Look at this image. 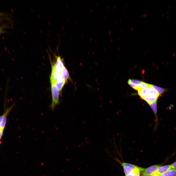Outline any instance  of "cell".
<instances>
[{"mask_svg":"<svg viewBox=\"0 0 176 176\" xmlns=\"http://www.w3.org/2000/svg\"><path fill=\"white\" fill-rule=\"evenodd\" d=\"M161 166V165H160L152 166L147 168L144 169L142 171V174L145 176H151L155 173Z\"/></svg>","mask_w":176,"mask_h":176,"instance_id":"4","label":"cell"},{"mask_svg":"<svg viewBox=\"0 0 176 176\" xmlns=\"http://www.w3.org/2000/svg\"><path fill=\"white\" fill-rule=\"evenodd\" d=\"M157 176L156 175L154 174L151 176Z\"/></svg>","mask_w":176,"mask_h":176,"instance_id":"23","label":"cell"},{"mask_svg":"<svg viewBox=\"0 0 176 176\" xmlns=\"http://www.w3.org/2000/svg\"><path fill=\"white\" fill-rule=\"evenodd\" d=\"M3 32V31L2 29L0 27V34Z\"/></svg>","mask_w":176,"mask_h":176,"instance_id":"22","label":"cell"},{"mask_svg":"<svg viewBox=\"0 0 176 176\" xmlns=\"http://www.w3.org/2000/svg\"><path fill=\"white\" fill-rule=\"evenodd\" d=\"M138 95L142 99L144 97L147 96L146 90V89H139L137 90Z\"/></svg>","mask_w":176,"mask_h":176,"instance_id":"15","label":"cell"},{"mask_svg":"<svg viewBox=\"0 0 176 176\" xmlns=\"http://www.w3.org/2000/svg\"><path fill=\"white\" fill-rule=\"evenodd\" d=\"M172 168L170 165H165L161 166L158 168L156 172L154 174L158 176L161 175Z\"/></svg>","mask_w":176,"mask_h":176,"instance_id":"6","label":"cell"},{"mask_svg":"<svg viewBox=\"0 0 176 176\" xmlns=\"http://www.w3.org/2000/svg\"><path fill=\"white\" fill-rule=\"evenodd\" d=\"M168 17H169V16H167V19H168Z\"/></svg>","mask_w":176,"mask_h":176,"instance_id":"26","label":"cell"},{"mask_svg":"<svg viewBox=\"0 0 176 176\" xmlns=\"http://www.w3.org/2000/svg\"><path fill=\"white\" fill-rule=\"evenodd\" d=\"M161 176H176V168L172 169Z\"/></svg>","mask_w":176,"mask_h":176,"instance_id":"14","label":"cell"},{"mask_svg":"<svg viewBox=\"0 0 176 176\" xmlns=\"http://www.w3.org/2000/svg\"><path fill=\"white\" fill-rule=\"evenodd\" d=\"M140 175L139 172H133L130 173L129 174L126 175V176H139Z\"/></svg>","mask_w":176,"mask_h":176,"instance_id":"19","label":"cell"},{"mask_svg":"<svg viewBox=\"0 0 176 176\" xmlns=\"http://www.w3.org/2000/svg\"><path fill=\"white\" fill-rule=\"evenodd\" d=\"M51 83L55 84V82L63 79L61 72H58L52 67L51 73L50 77Z\"/></svg>","mask_w":176,"mask_h":176,"instance_id":"3","label":"cell"},{"mask_svg":"<svg viewBox=\"0 0 176 176\" xmlns=\"http://www.w3.org/2000/svg\"><path fill=\"white\" fill-rule=\"evenodd\" d=\"M12 108V107L8 109H7L4 113L0 117V122L1 121V120H3L4 117L6 116H7L9 112L10 111V110Z\"/></svg>","mask_w":176,"mask_h":176,"instance_id":"18","label":"cell"},{"mask_svg":"<svg viewBox=\"0 0 176 176\" xmlns=\"http://www.w3.org/2000/svg\"><path fill=\"white\" fill-rule=\"evenodd\" d=\"M3 132V130L0 131V139L2 135Z\"/></svg>","mask_w":176,"mask_h":176,"instance_id":"21","label":"cell"},{"mask_svg":"<svg viewBox=\"0 0 176 176\" xmlns=\"http://www.w3.org/2000/svg\"><path fill=\"white\" fill-rule=\"evenodd\" d=\"M56 61L54 64L52 65V67L58 72H61L64 66L62 59L59 55L56 56Z\"/></svg>","mask_w":176,"mask_h":176,"instance_id":"5","label":"cell"},{"mask_svg":"<svg viewBox=\"0 0 176 176\" xmlns=\"http://www.w3.org/2000/svg\"><path fill=\"white\" fill-rule=\"evenodd\" d=\"M2 15V14L0 12V16Z\"/></svg>","mask_w":176,"mask_h":176,"instance_id":"24","label":"cell"},{"mask_svg":"<svg viewBox=\"0 0 176 176\" xmlns=\"http://www.w3.org/2000/svg\"><path fill=\"white\" fill-rule=\"evenodd\" d=\"M172 168H176V161L171 164Z\"/></svg>","mask_w":176,"mask_h":176,"instance_id":"20","label":"cell"},{"mask_svg":"<svg viewBox=\"0 0 176 176\" xmlns=\"http://www.w3.org/2000/svg\"><path fill=\"white\" fill-rule=\"evenodd\" d=\"M170 5H169V6H168V9H169L170 8Z\"/></svg>","mask_w":176,"mask_h":176,"instance_id":"25","label":"cell"},{"mask_svg":"<svg viewBox=\"0 0 176 176\" xmlns=\"http://www.w3.org/2000/svg\"><path fill=\"white\" fill-rule=\"evenodd\" d=\"M151 87L160 96L167 91L168 89L164 88L155 85H150Z\"/></svg>","mask_w":176,"mask_h":176,"instance_id":"11","label":"cell"},{"mask_svg":"<svg viewBox=\"0 0 176 176\" xmlns=\"http://www.w3.org/2000/svg\"><path fill=\"white\" fill-rule=\"evenodd\" d=\"M157 101L148 104L153 110L155 114L157 123L158 120L157 114Z\"/></svg>","mask_w":176,"mask_h":176,"instance_id":"10","label":"cell"},{"mask_svg":"<svg viewBox=\"0 0 176 176\" xmlns=\"http://www.w3.org/2000/svg\"><path fill=\"white\" fill-rule=\"evenodd\" d=\"M150 84L143 82L140 84L137 88L136 90H137L139 89H147L150 86Z\"/></svg>","mask_w":176,"mask_h":176,"instance_id":"16","label":"cell"},{"mask_svg":"<svg viewBox=\"0 0 176 176\" xmlns=\"http://www.w3.org/2000/svg\"><path fill=\"white\" fill-rule=\"evenodd\" d=\"M67 82V80L63 79L56 82L55 83V85L56 87L60 92L65 85L66 84Z\"/></svg>","mask_w":176,"mask_h":176,"instance_id":"9","label":"cell"},{"mask_svg":"<svg viewBox=\"0 0 176 176\" xmlns=\"http://www.w3.org/2000/svg\"><path fill=\"white\" fill-rule=\"evenodd\" d=\"M168 11H167V14H168Z\"/></svg>","mask_w":176,"mask_h":176,"instance_id":"27","label":"cell"},{"mask_svg":"<svg viewBox=\"0 0 176 176\" xmlns=\"http://www.w3.org/2000/svg\"><path fill=\"white\" fill-rule=\"evenodd\" d=\"M61 72L63 79L66 80L68 79L71 80V79L68 71L65 66L63 68Z\"/></svg>","mask_w":176,"mask_h":176,"instance_id":"12","label":"cell"},{"mask_svg":"<svg viewBox=\"0 0 176 176\" xmlns=\"http://www.w3.org/2000/svg\"><path fill=\"white\" fill-rule=\"evenodd\" d=\"M6 116H6L4 117L0 123V131L3 130L5 126L6 121Z\"/></svg>","mask_w":176,"mask_h":176,"instance_id":"17","label":"cell"},{"mask_svg":"<svg viewBox=\"0 0 176 176\" xmlns=\"http://www.w3.org/2000/svg\"><path fill=\"white\" fill-rule=\"evenodd\" d=\"M127 82L130 86L136 90L137 87L143 81L139 80L129 79Z\"/></svg>","mask_w":176,"mask_h":176,"instance_id":"7","label":"cell"},{"mask_svg":"<svg viewBox=\"0 0 176 176\" xmlns=\"http://www.w3.org/2000/svg\"><path fill=\"white\" fill-rule=\"evenodd\" d=\"M52 101L50 108L52 111L55 110L56 106L59 103L60 92L56 87L55 84L51 83Z\"/></svg>","mask_w":176,"mask_h":176,"instance_id":"1","label":"cell"},{"mask_svg":"<svg viewBox=\"0 0 176 176\" xmlns=\"http://www.w3.org/2000/svg\"><path fill=\"white\" fill-rule=\"evenodd\" d=\"M146 176L144 175V176Z\"/></svg>","mask_w":176,"mask_h":176,"instance_id":"28","label":"cell"},{"mask_svg":"<svg viewBox=\"0 0 176 176\" xmlns=\"http://www.w3.org/2000/svg\"><path fill=\"white\" fill-rule=\"evenodd\" d=\"M122 165L126 175L132 172H139L142 171L144 169L143 168L127 163H123Z\"/></svg>","mask_w":176,"mask_h":176,"instance_id":"2","label":"cell"},{"mask_svg":"<svg viewBox=\"0 0 176 176\" xmlns=\"http://www.w3.org/2000/svg\"><path fill=\"white\" fill-rule=\"evenodd\" d=\"M158 97L146 96L142 99L144 100L148 104L157 101Z\"/></svg>","mask_w":176,"mask_h":176,"instance_id":"13","label":"cell"},{"mask_svg":"<svg viewBox=\"0 0 176 176\" xmlns=\"http://www.w3.org/2000/svg\"><path fill=\"white\" fill-rule=\"evenodd\" d=\"M150 85V86L146 89L147 96L159 97V95L151 87Z\"/></svg>","mask_w":176,"mask_h":176,"instance_id":"8","label":"cell"}]
</instances>
